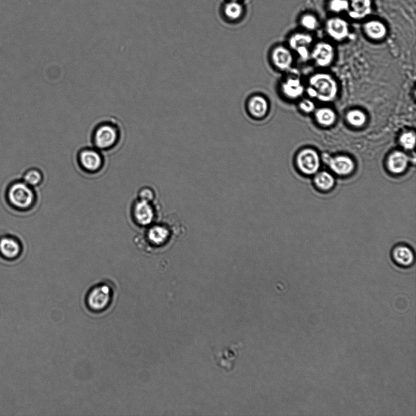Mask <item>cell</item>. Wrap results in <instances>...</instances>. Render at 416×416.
<instances>
[{
	"label": "cell",
	"instance_id": "32",
	"mask_svg": "<svg viewBox=\"0 0 416 416\" xmlns=\"http://www.w3.org/2000/svg\"><path fill=\"white\" fill-rule=\"evenodd\" d=\"M307 93L310 97L313 98H316L317 95H318V94H317L316 90L311 86L307 88Z\"/></svg>",
	"mask_w": 416,
	"mask_h": 416
},
{
	"label": "cell",
	"instance_id": "29",
	"mask_svg": "<svg viewBox=\"0 0 416 416\" xmlns=\"http://www.w3.org/2000/svg\"><path fill=\"white\" fill-rule=\"evenodd\" d=\"M303 26L309 30H315L318 26V22L316 19L312 15H305L302 19Z\"/></svg>",
	"mask_w": 416,
	"mask_h": 416
},
{
	"label": "cell",
	"instance_id": "17",
	"mask_svg": "<svg viewBox=\"0 0 416 416\" xmlns=\"http://www.w3.org/2000/svg\"><path fill=\"white\" fill-rule=\"evenodd\" d=\"M170 233L165 226L161 225L152 226L148 233V238L152 244L160 246L168 240Z\"/></svg>",
	"mask_w": 416,
	"mask_h": 416
},
{
	"label": "cell",
	"instance_id": "3",
	"mask_svg": "<svg viewBox=\"0 0 416 416\" xmlns=\"http://www.w3.org/2000/svg\"><path fill=\"white\" fill-rule=\"evenodd\" d=\"M120 137L117 125L110 122L102 123L95 127L93 133V143L96 148L106 151L117 145Z\"/></svg>",
	"mask_w": 416,
	"mask_h": 416
},
{
	"label": "cell",
	"instance_id": "20",
	"mask_svg": "<svg viewBox=\"0 0 416 416\" xmlns=\"http://www.w3.org/2000/svg\"><path fill=\"white\" fill-rule=\"evenodd\" d=\"M365 32L369 38L378 40L384 38L386 35V28L380 22L373 21L364 25Z\"/></svg>",
	"mask_w": 416,
	"mask_h": 416
},
{
	"label": "cell",
	"instance_id": "25",
	"mask_svg": "<svg viewBox=\"0 0 416 416\" xmlns=\"http://www.w3.org/2000/svg\"><path fill=\"white\" fill-rule=\"evenodd\" d=\"M313 41L312 37L307 34L296 33L289 40L290 47L295 51L301 47H308Z\"/></svg>",
	"mask_w": 416,
	"mask_h": 416
},
{
	"label": "cell",
	"instance_id": "24",
	"mask_svg": "<svg viewBox=\"0 0 416 416\" xmlns=\"http://www.w3.org/2000/svg\"><path fill=\"white\" fill-rule=\"evenodd\" d=\"M315 183L320 189L327 191L333 187L335 185V179L329 172L323 171L316 175Z\"/></svg>",
	"mask_w": 416,
	"mask_h": 416
},
{
	"label": "cell",
	"instance_id": "15",
	"mask_svg": "<svg viewBox=\"0 0 416 416\" xmlns=\"http://www.w3.org/2000/svg\"><path fill=\"white\" fill-rule=\"evenodd\" d=\"M409 161V157L403 152L395 151L387 159V168L392 173L399 174L406 171Z\"/></svg>",
	"mask_w": 416,
	"mask_h": 416
},
{
	"label": "cell",
	"instance_id": "8",
	"mask_svg": "<svg viewBox=\"0 0 416 416\" xmlns=\"http://www.w3.org/2000/svg\"><path fill=\"white\" fill-rule=\"evenodd\" d=\"M296 161L300 170L305 174L313 175L319 170L320 158L315 150H302L297 156Z\"/></svg>",
	"mask_w": 416,
	"mask_h": 416
},
{
	"label": "cell",
	"instance_id": "7",
	"mask_svg": "<svg viewBox=\"0 0 416 416\" xmlns=\"http://www.w3.org/2000/svg\"><path fill=\"white\" fill-rule=\"evenodd\" d=\"M268 60L274 69L285 71L290 69L293 62V56L288 48L283 45H276L269 51Z\"/></svg>",
	"mask_w": 416,
	"mask_h": 416
},
{
	"label": "cell",
	"instance_id": "9",
	"mask_svg": "<svg viewBox=\"0 0 416 416\" xmlns=\"http://www.w3.org/2000/svg\"><path fill=\"white\" fill-rule=\"evenodd\" d=\"M240 348L241 344H233L220 352L214 353L213 358L215 363L226 372H231L239 356Z\"/></svg>",
	"mask_w": 416,
	"mask_h": 416
},
{
	"label": "cell",
	"instance_id": "28",
	"mask_svg": "<svg viewBox=\"0 0 416 416\" xmlns=\"http://www.w3.org/2000/svg\"><path fill=\"white\" fill-rule=\"evenodd\" d=\"M330 7L332 11L339 12V11L348 9L349 2L347 0H332Z\"/></svg>",
	"mask_w": 416,
	"mask_h": 416
},
{
	"label": "cell",
	"instance_id": "22",
	"mask_svg": "<svg viewBox=\"0 0 416 416\" xmlns=\"http://www.w3.org/2000/svg\"><path fill=\"white\" fill-rule=\"evenodd\" d=\"M243 13V8L240 3L236 0H231L226 4L224 8V13L226 18L231 21H237L241 18Z\"/></svg>",
	"mask_w": 416,
	"mask_h": 416
},
{
	"label": "cell",
	"instance_id": "10",
	"mask_svg": "<svg viewBox=\"0 0 416 416\" xmlns=\"http://www.w3.org/2000/svg\"><path fill=\"white\" fill-rule=\"evenodd\" d=\"M79 164L85 171L95 172L101 168L103 160L100 152L93 149H84L78 155Z\"/></svg>",
	"mask_w": 416,
	"mask_h": 416
},
{
	"label": "cell",
	"instance_id": "13",
	"mask_svg": "<svg viewBox=\"0 0 416 416\" xmlns=\"http://www.w3.org/2000/svg\"><path fill=\"white\" fill-rule=\"evenodd\" d=\"M134 219L141 226L150 225L154 219L155 213L150 202L140 200L135 203L133 211Z\"/></svg>",
	"mask_w": 416,
	"mask_h": 416
},
{
	"label": "cell",
	"instance_id": "27",
	"mask_svg": "<svg viewBox=\"0 0 416 416\" xmlns=\"http://www.w3.org/2000/svg\"><path fill=\"white\" fill-rule=\"evenodd\" d=\"M400 145L406 150L414 148L415 145V135L413 132L404 133L400 138Z\"/></svg>",
	"mask_w": 416,
	"mask_h": 416
},
{
	"label": "cell",
	"instance_id": "4",
	"mask_svg": "<svg viewBox=\"0 0 416 416\" xmlns=\"http://www.w3.org/2000/svg\"><path fill=\"white\" fill-rule=\"evenodd\" d=\"M310 85L316 90V99L319 101H332L337 96L338 84L332 76L327 73H317L311 76Z\"/></svg>",
	"mask_w": 416,
	"mask_h": 416
},
{
	"label": "cell",
	"instance_id": "5",
	"mask_svg": "<svg viewBox=\"0 0 416 416\" xmlns=\"http://www.w3.org/2000/svg\"><path fill=\"white\" fill-rule=\"evenodd\" d=\"M245 109L246 114L252 120L256 121L265 120L270 114L271 103L264 93H252L246 98Z\"/></svg>",
	"mask_w": 416,
	"mask_h": 416
},
{
	"label": "cell",
	"instance_id": "11",
	"mask_svg": "<svg viewBox=\"0 0 416 416\" xmlns=\"http://www.w3.org/2000/svg\"><path fill=\"white\" fill-rule=\"evenodd\" d=\"M325 162L330 166L332 170L339 175H349L354 170L355 163L352 158L339 155L335 157H331L329 155L324 156Z\"/></svg>",
	"mask_w": 416,
	"mask_h": 416
},
{
	"label": "cell",
	"instance_id": "23",
	"mask_svg": "<svg viewBox=\"0 0 416 416\" xmlns=\"http://www.w3.org/2000/svg\"><path fill=\"white\" fill-rule=\"evenodd\" d=\"M22 180L27 185L34 188L40 185L43 180V175L38 169L30 168L23 174Z\"/></svg>",
	"mask_w": 416,
	"mask_h": 416
},
{
	"label": "cell",
	"instance_id": "18",
	"mask_svg": "<svg viewBox=\"0 0 416 416\" xmlns=\"http://www.w3.org/2000/svg\"><path fill=\"white\" fill-rule=\"evenodd\" d=\"M352 10L350 11L351 18L361 19L366 17L371 11L370 0H350Z\"/></svg>",
	"mask_w": 416,
	"mask_h": 416
},
{
	"label": "cell",
	"instance_id": "6",
	"mask_svg": "<svg viewBox=\"0 0 416 416\" xmlns=\"http://www.w3.org/2000/svg\"><path fill=\"white\" fill-rule=\"evenodd\" d=\"M24 251L21 240L12 234L0 236V259L14 262L21 258Z\"/></svg>",
	"mask_w": 416,
	"mask_h": 416
},
{
	"label": "cell",
	"instance_id": "31",
	"mask_svg": "<svg viewBox=\"0 0 416 416\" xmlns=\"http://www.w3.org/2000/svg\"><path fill=\"white\" fill-rule=\"evenodd\" d=\"M154 195L153 191L149 188H144L141 189L140 192V200H145V201L151 202L154 199Z\"/></svg>",
	"mask_w": 416,
	"mask_h": 416
},
{
	"label": "cell",
	"instance_id": "33",
	"mask_svg": "<svg viewBox=\"0 0 416 416\" xmlns=\"http://www.w3.org/2000/svg\"><path fill=\"white\" fill-rule=\"evenodd\" d=\"M236 1H238V0H236Z\"/></svg>",
	"mask_w": 416,
	"mask_h": 416
},
{
	"label": "cell",
	"instance_id": "2",
	"mask_svg": "<svg viewBox=\"0 0 416 416\" xmlns=\"http://www.w3.org/2000/svg\"><path fill=\"white\" fill-rule=\"evenodd\" d=\"M115 290L111 285L101 283L93 286L85 296L84 304L89 312L95 315L106 312L114 302Z\"/></svg>",
	"mask_w": 416,
	"mask_h": 416
},
{
	"label": "cell",
	"instance_id": "21",
	"mask_svg": "<svg viewBox=\"0 0 416 416\" xmlns=\"http://www.w3.org/2000/svg\"><path fill=\"white\" fill-rule=\"evenodd\" d=\"M315 117L318 123L325 127L332 126L336 120L335 112L328 107L317 110Z\"/></svg>",
	"mask_w": 416,
	"mask_h": 416
},
{
	"label": "cell",
	"instance_id": "19",
	"mask_svg": "<svg viewBox=\"0 0 416 416\" xmlns=\"http://www.w3.org/2000/svg\"><path fill=\"white\" fill-rule=\"evenodd\" d=\"M393 256L396 262L403 266H409L414 260L413 252L404 246H400L396 248L393 252Z\"/></svg>",
	"mask_w": 416,
	"mask_h": 416
},
{
	"label": "cell",
	"instance_id": "26",
	"mask_svg": "<svg viewBox=\"0 0 416 416\" xmlns=\"http://www.w3.org/2000/svg\"><path fill=\"white\" fill-rule=\"evenodd\" d=\"M347 120L351 125L356 127H362L366 124L367 116L360 110L354 109L347 113Z\"/></svg>",
	"mask_w": 416,
	"mask_h": 416
},
{
	"label": "cell",
	"instance_id": "30",
	"mask_svg": "<svg viewBox=\"0 0 416 416\" xmlns=\"http://www.w3.org/2000/svg\"><path fill=\"white\" fill-rule=\"evenodd\" d=\"M299 107L303 112L306 113V114H310V113L315 111V103L310 100L305 99L302 100L299 104Z\"/></svg>",
	"mask_w": 416,
	"mask_h": 416
},
{
	"label": "cell",
	"instance_id": "12",
	"mask_svg": "<svg viewBox=\"0 0 416 416\" xmlns=\"http://www.w3.org/2000/svg\"><path fill=\"white\" fill-rule=\"evenodd\" d=\"M334 49L332 45L325 42L317 44L311 54V58L318 66L325 67L330 66L333 61Z\"/></svg>",
	"mask_w": 416,
	"mask_h": 416
},
{
	"label": "cell",
	"instance_id": "14",
	"mask_svg": "<svg viewBox=\"0 0 416 416\" xmlns=\"http://www.w3.org/2000/svg\"><path fill=\"white\" fill-rule=\"evenodd\" d=\"M279 91L286 98L294 100L303 95L304 87L298 78H287L279 86Z\"/></svg>",
	"mask_w": 416,
	"mask_h": 416
},
{
	"label": "cell",
	"instance_id": "1",
	"mask_svg": "<svg viewBox=\"0 0 416 416\" xmlns=\"http://www.w3.org/2000/svg\"><path fill=\"white\" fill-rule=\"evenodd\" d=\"M6 204L11 210L25 213L35 204L36 195L33 188L22 180H14L8 184L5 191Z\"/></svg>",
	"mask_w": 416,
	"mask_h": 416
},
{
	"label": "cell",
	"instance_id": "16",
	"mask_svg": "<svg viewBox=\"0 0 416 416\" xmlns=\"http://www.w3.org/2000/svg\"><path fill=\"white\" fill-rule=\"evenodd\" d=\"M328 33L336 41H341L346 38L349 34V28L346 21L340 18L329 20L327 24Z\"/></svg>",
	"mask_w": 416,
	"mask_h": 416
}]
</instances>
